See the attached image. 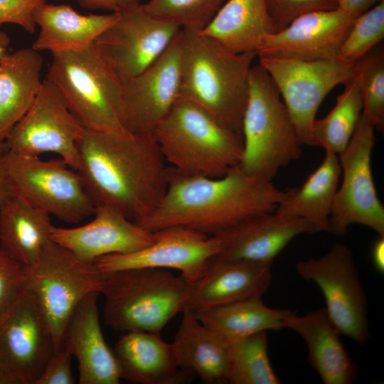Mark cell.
Here are the masks:
<instances>
[{
	"mask_svg": "<svg viewBox=\"0 0 384 384\" xmlns=\"http://www.w3.org/2000/svg\"><path fill=\"white\" fill-rule=\"evenodd\" d=\"M321 164L300 188L286 191L275 211L307 221L316 232L329 233V218L341 176L337 154L325 151Z\"/></svg>",
	"mask_w": 384,
	"mask_h": 384,
	"instance_id": "f546056e",
	"label": "cell"
},
{
	"mask_svg": "<svg viewBox=\"0 0 384 384\" xmlns=\"http://www.w3.org/2000/svg\"><path fill=\"white\" fill-rule=\"evenodd\" d=\"M315 233L311 225L300 218L276 211L255 215L214 235L220 250L212 259L272 264L296 237Z\"/></svg>",
	"mask_w": 384,
	"mask_h": 384,
	"instance_id": "ffe728a7",
	"label": "cell"
},
{
	"mask_svg": "<svg viewBox=\"0 0 384 384\" xmlns=\"http://www.w3.org/2000/svg\"><path fill=\"white\" fill-rule=\"evenodd\" d=\"M200 32L233 53H257L274 30L265 0H227Z\"/></svg>",
	"mask_w": 384,
	"mask_h": 384,
	"instance_id": "4316f807",
	"label": "cell"
},
{
	"mask_svg": "<svg viewBox=\"0 0 384 384\" xmlns=\"http://www.w3.org/2000/svg\"><path fill=\"white\" fill-rule=\"evenodd\" d=\"M289 309H274L262 298L243 300L195 312L198 320L228 346L249 335L283 329Z\"/></svg>",
	"mask_w": 384,
	"mask_h": 384,
	"instance_id": "4dcf8cb0",
	"label": "cell"
},
{
	"mask_svg": "<svg viewBox=\"0 0 384 384\" xmlns=\"http://www.w3.org/2000/svg\"><path fill=\"white\" fill-rule=\"evenodd\" d=\"M272 265L211 259L203 276L191 284L187 309L198 312L262 298L272 281Z\"/></svg>",
	"mask_w": 384,
	"mask_h": 384,
	"instance_id": "44dd1931",
	"label": "cell"
},
{
	"mask_svg": "<svg viewBox=\"0 0 384 384\" xmlns=\"http://www.w3.org/2000/svg\"><path fill=\"white\" fill-rule=\"evenodd\" d=\"M54 350L46 317L25 289L0 320V384H36Z\"/></svg>",
	"mask_w": 384,
	"mask_h": 384,
	"instance_id": "9a60e30c",
	"label": "cell"
},
{
	"mask_svg": "<svg viewBox=\"0 0 384 384\" xmlns=\"http://www.w3.org/2000/svg\"><path fill=\"white\" fill-rule=\"evenodd\" d=\"M6 166L15 196L29 206L68 223L93 215L95 206L80 176L62 159L43 160L7 151Z\"/></svg>",
	"mask_w": 384,
	"mask_h": 384,
	"instance_id": "9c48e42d",
	"label": "cell"
},
{
	"mask_svg": "<svg viewBox=\"0 0 384 384\" xmlns=\"http://www.w3.org/2000/svg\"><path fill=\"white\" fill-rule=\"evenodd\" d=\"M93 219L75 228L54 226L51 238L78 259L93 263L111 254L130 253L154 240L149 231L107 206H95Z\"/></svg>",
	"mask_w": 384,
	"mask_h": 384,
	"instance_id": "d6986e66",
	"label": "cell"
},
{
	"mask_svg": "<svg viewBox=\"0 0 384 384\" xmlns=\"http://www.w3.org/2000/svg\"><path fill=\"white\" fill-rule=\"evenodd\" d=\"M78 172L95 206L139 223L162 199L169 166L152 134L85 129L78 142Z\"/></svg>",
	"mask_w": 384,
	"mask_h": 384,
	"instance_id": "6da1fadb",
	"label": "cell"
},
{
	"mask_svg": "<svg viewBox=\"0 0 384 384\" xmlns=\"http://www.w3.org/2000/svg\"><path fill=\"white\" fill-rule=\"evenodd\" d=\"M375 130L361 114L348 146L338 155L342 181L334 197L329 229L334 235H346L353 224L384 235V207L378 196L371 169Z\"/></svg>",
	"mask_w": 384,
	"mask_h": 384,
	"instance_id": "8fae6325",
	"label": "cell"
},
{
	"mask_svg": "<svg viewBox=\"0 0 384 384\" xmlns=\"http://www.w3.org/2000/svg\"><path fill=\"white\" fill-rule=\"evenodd\" d=\"M104 273L95 263L82 261L53 241L36 262L24 267L25 289L38 303L50 329L55 349L61 343L68 323L80 302L101 293Z\"/></svg>",
	"mask_w": 384,
	"mask_h": 384,
	"instance_id": "ba28073f",
	"label": "cell"
},
{
	"mask_svg": "<svg viewBox=\"0 0 384 384\" xmlns=\"http://www.w3.org/2000/svg\"><path fill=\"white\" fill-rule=\"evenodd\" d=\"M363 102L362 114L375 129L384 128V50L376 46L354 63Z\"/></svg>",
	"mask_w": 384,
	"mask_h": 384,
	"instance_id": "836d02e7",
	"label": "cell"
},
{
	"mask_svg": "<svg viewBox=\"0 0 384 384\" xmlns=\"http://www.w3.org/2000/svg\"><path fill=\"white\" fill-rule=\"evenodd\" d=\"M72 354L61 343L49 358L36 384H73L75 383L71 368Z\"/></svg>",
	"mask_w": 384,
	"mask_h": 384,
	"instance_id": "ab89813d",
	"label": "cell"
},
{
	"mask_svg": "<svg viewBox=\"0 0 384 384\" xmlns=\"http://www.w3.org/2000/svg\"><path fill=\"white\" fill-rule=\"evenodd\" d=\"M333 109L324 118L315 119L309 133V146L338 155L348 146L359 122L363 102L355 77L347 81Z\"/></svg>",
	"mask_w": 384,
	"mask_h": 384,
	"instance_id": "1f68e13d",
	"label": "cell"
},
{
	"mask_svg": "<svg viewBox=\"0 0 384 384\" xmlns=\"http://www.w3.org/2000/svg\"><path fill=\"white\" fill-rule=\"evenodd\" d=\"M43 59L32 48H19L0 60V143L31 107L43 81Z\"/></svg>",
	"mask_w": 384,
	"mask_h": 384,
	"instance_id": "484cf974",
	"label": "cell"
},
{
	"mask_svg": "<svg viewBox=\"0 0 384 384\" xmlns=\"http://www.w3.org/2000/svg\"><path fill=\"white\" fill-rule=\"evenodd\" d=\"M284 328L294 331L304 340L308 362L324 384H351L356 380L358 366L324 307L303 315L291 312L283 321Z\"/></svg>",
	"mask_w": 384,
	"mask_h": 384,
	"instance_id": "603a6c76",
	"label": "cell"
},
{
	"mask_svg": "<svg viewBox=\"0 0 384 384\" xmlns=\"http://www.w3.org/2000/svg\"><path fill=\"white\" fill-rule=\"evenodd\" d=\"M227 383L279 384L268 354L267 331L257 332L228 345Z\"/></svg>",
	"mask_w": 384,
	"mask_h": 384,
	"instance_id": "d6a6232c",
	"label": "cell"
},
{
	"mask_svg": "<svg viewBox=\"0 0 384 384\" xmlns=\"http://www.w3.org/2000/svg\"><path fill=\"white\" fill-rule=\"evenodd\" d=\"M154 240L139 250L125 254H111L94 263L102 272L156 267L175 269L192 284L206 273L210 260L219 252V241L182 226H170L156 230Z\"/></svg>",
	"mask_w": 384,
	"mask_h": 384,
	"instance_id": "2e32d148",
	"label": "cell"
},
{
	"mask_svg": "<svg viewBox=\"0 0 384 384\" xmlns=\"http://www.w3.org/2000/svg\"><path fill=\"white\" fill-rule=\"evenodd\" d=\"M242 136L238 165L251 176L272 181L281 168L302 154L303 144L279 92L260 64L250 70Z\"/></svg>",
	"mask_w": 384,
	"mask_h": 384,
	"instance_id": "8992f818",
	"label": "cell"
},
{
	"mask_svg": "<svg viewBox=\"0 0 384 384\" xmlns=\"http://www.w3.org/2000/svg\"><path fill=\"white\" fill-rule=\"evenodd\" d=\"M10 38L6 33L0 30V60L8 53Z\"/></svg>",
	"mask_w": 384,
	"mask_h": 384,
	"instance_id": "f6af8a7d",
	"label": "cell"
},
{
	"mask_svg": "<svg viewBox=\"0 0 384 384\" xmlns=\"http://www.w3.org/2000/svg\"><path fill=\"white\" fill-rule=\"evenodd\" d=\"M181 31L149 67L123 84V124L134 134H151L179 99Z\"/></svg>",
	"mask_w": 384,
	"mask_h": 384,
	"instance_id": "e0dca14e",
	"label": "cell"
},
{
	"mask_svg": "<svg viewBox=\"0 0 384 384\" xmlns=\"http://www.w3.org/2000/svg\"><path fill=\"white\" fill-rule=\"evenodd\" d=\"M24 290V266L0 245V320L9 313Z\"/></svg>",
	"mask_w": 384,
	"mask_h": 384,
	"instance_id": "74e56055",
	"label": "cell"
},
{
	"mask_svg": "<svg viewBox=\"0 0 384 384\" xmlns=\"http://www.w3.org/2000/svg\"><path fill=\"white\" fill-rule=\"evenodd\" d=\"M100 294H90L77 306L61 342L78 361L80 384H118L122 379L114 351L102 331L97 307Z\"/></svg>",
	"mask_w": 384,
	"mask_h": 384,
	"instance_id": "7402d4cb",
	"label": "cell"
},
{
	"mask_svg": "<svg viewBox=\"0 0 384 384\" xmlns=\"http://www.w3.org/2000/svg\"><path fill=\"white\" fill-rule=\"evenodd\" d=\"M50 215L14 196L0 207V245L24 267L34 265L52 240Z\"/></svg>",
	"mask_w": 384,
	"mask_h": 384,
	"instance_id": "f1b7e54d",
	"label": "cell"
},
{
	"mask_svg": "<svg viewBox=\"0 0 384 384\" xmlns=\"http://www.w3.org/2000/svg\"><path fill=\"white\" fill-rule=\"evenodd\" d=\"M6 148L0 149V207L9 199L15 196L6 166Z\"/></svg>",
	"mask_w": 384,
	"mask_h": 384,
	"instance_id": "b9f144b4",
	"label": "cell"
},
{
	"mask_svg": "<svg viewBox=\"0 0 384 384\" xmlns=\"http://www.w3.org/2000/svg\"><path fill=\"white\" fill-rule=\"evenodd\" d=\"M286 195L239 165L217 178L187 176L169 166L162 199L137 224L151 232L182 226L214 236L249 217L275 211Z\"/></svg>",
	"mask_w": 384,
	"mask_h": 384,
	"instance_id": "7a4b0ae2",
	"label": "cell"
},
{
	"mask_svg": "<svg viewBox=\"0 0 384 384\" xmlns=\"http://www.w3.org/2000/svg\"><path fill=\"white\" fill-rule=\"evenodd\" d=\"M121 378L139 384L187 383L195 375L182 369L172 343L164 341L160 334L127 331L113 348Z\"/></svg>",
	"mask_w": 384,
	"mask_h": 384,
	"instance_id": "cb8c5ba5",
	"label": "cell"
},
{
	"mask_svg": "<svg viewBox=\"0 0 384 384\" xmlns=\"http://www.w3.org/2000/svg\"><path fill=\"white\" fill-rule=\"evenodd\" d=\"M381 0H339L338 8L354 19Z\"/></svg>",
	"mask_w": 384,
	"mask_h": 384,
	"instance_id": "7bdbcfd3",
	"label": "cell"
},
{
	"mask_svg": "<svg viewBox=\"0 0 384 384\" xmlns=\"http://www.w3.org/2000/svg\"><path fill=\"white\" fill-rule=\"evenodd\" d=\"M355 19L338 8L308 13L266 34L257 55L299 60L336 59Z\"/></svg>",
	"mask_w": 384,
	"mask_h": 384,
	"instance_id": "ac0fdd59",
	"label": "cell"
},
{
	"mask_svg": "<svg viewBox=\"0 0 384 384\" xmlns=\"http://www.w3.org/2000/svg\"><path fill=\"white\" fill-rule=\"evenodd\" d=\"M227 0H149L143 4L151 14L201 31Z\"/></svg>",
	"mask_w": 384,
	"mask_h": 384,
	"instance_id": "e575fe53",
	"label": "cell"
},
{
	"mask_svg": "<svg viewBox=\"0 0 384 384\" xmlns=\"http://www.w3.org/2000/svg\"><path fill=\"white\" fill-rule=\"evenodd\" d=\"M2 148H6V146H5L4 144H1L0 143V149H2Z\"/></svg>",
	"mask_w": 384,
	"mask_h": 384,
	"instance_id": "bcb514c9",
	"label": "cell"
},
{
	"mask_svg": "<svg viewBox=\"0 0 384 384\" xmlns=\"http://www.w3.org/2000/svg\"><path fill=\"white\" fill-rule=\"evenodd\" d=\"M277 87L302 144L308 145L311 125L325 97L354 77V63L338 58L299 60L259 57Z\"/></svg>",
	"mask_w": 384,
	"mask_h": 384,
	"instance_id": "5bb4252c",
	"label": "cell"
},
{
	"mask_svg": "<svg viewBox=\"0 0 384 384\" xmlns=\"http://www.w3.org/2000/svg\"><path fill=\"white\" fill-rule=\"evenodd\" d=\"M78 4L89 9H105L120 12L139 4V0H76Z\"/></svg>",
	"mask_w": 384,
	"mask_h": 384,
	"instance_id": "60d3db41",
	"label": "cell"
},
{
	"mask_svg": "<svg viewBox=\"0 0 384 384\" xmlns=\"http://www.w3.org/2000/svg\"><path fill=\"white\" fill-rule=\"evenodd\" d=\"M191 284L163 268L105 272L100 293L105 298V324L119 331L160 334L173 317L188 308Z\"/></svg>",
	"mask_w": 384,
	"mask_h": 384,
	"instance_id": "5b68a950",
	"label": "cell"
},
{
	"mask_svg": "<svg viewBox=\"0 0 384 384\" xmlns=\"http://www.w3.org/2000/svg\"><path fill=\"white\" fill-rule=\"evenodd\" d=\"M46 79L56 86L85 129L127 132L123 124V85L94 45L52 53Z\"/></svg>",
	"mask_w": 384,
	"mask_h": 384,
	"instance_id": "52a82bcc",
	"label": "cell"
},
{
	"mask_svg": "<svg viewBox=\"0 0 384 384\" xmlns=\"http://www.w3.org/2000/svg\"><path fill=\"white\" fill-rule=\"evenodd\" d=\"M255 52L228 50L199 31L181 28L179 99L242 134Z\"/></svg>",
	"mask_w": 384,
	"mask_h": 384,
	"instance_id": "3957f363",
	"label": "cell"
},
{
	"mask_svg": "<svg viewBox=\"0 0 384 384\" xmlns=\"http://www.w3.org/2000/svg\"><path fill=\"white\" fill-rule=\"evenodd\" d=\"M172 342L180 367L208 383H227L228 346L186 309Z\"/></svg>",
	"mask_w": 384,
	"mask_h": 384,
	"instance_id": "83f0119b",
	"label": "cell"
},
{
	"mask_svg": "<svg viewBox=\"0 0 384 384\" xmlns=\"http://www.w3.org/2000/svg\"><path fill=\"white\" fill-rule=\"evenodd\" d=\"M169 166L187 176L220 177L241 161L242 134L178 99L151 133Z\"/></svg>",
	"mask_w": 384,
	"mask_h": 384,
	"instance_id": "277c9868",
	"label": "cell"
},
{
	"mask_svg": "<svg viewBox=\"0 0 384 384\" xmlns=\"http://www.w3.org/2000/svg\"><path fill=\"white\" fill-rule=\"evenodd\" d=\"M383 37L384 0H381L355 18L337 58L354 63L375 48Z\"/></svg>",
	"mask_w": 384,
	"mask_h": 384,
	"instance_id": "d590c367",
	"label": "cell"
},
{
	"mask_svg": "<svg viewBox=\"0 0 384 384\" xmlns=\"http://www.w3.org/2000/svg\"><path fill=\"white\" fill-rule=\"evenodd\" d=\"M117 18V12L82 15L70 5L45 3L33 14V21L40 31L31 48L51 53L84 49L93 45Z\"/></svg>",
	"mask_w": 384,
	"mask_h": 384,
	"instance_id": "d4e9b609",
	"label": "cell"
},
{
	"mask_svg": "<svg viewBox=\"0 0 384 384\" xmlns=\"http://www.w3.org/2000/svg\"><path fill=\"white\" fill-rule=\"evenodd\" d=\"M265 4L274 33L302 15L338 9L339 0H265Z\"/></svg>",
	"mask_w": 384,
	"mask_h": 384,
	"instance_id": "8d00e7d4",
	"label": "cell"
},
{
	"mask_svg": "<svg viewBox=\"0 0 384 384\" xmlns=\"http://www.w3.org/2000/svg\"><path fill=\"white\" fill-rule=\"evenodd\" d=\"M371 260L376 271L384 273V235H378L371 247Z\"/></svg>",
	"mask_w": 384,
	"mask_h": 384,
	"instance_id": "ee69618b",
	"label": "cell"
},
{
	"mask_svg": "<svg viewBox=\"0 0 384 384\" xmlns=\"http://www.w3.org/2000/svg\"><path fill=\"white\" fill-rule=\"evenodd\" d=\"M295 270L320 289L326 313L341 335L366 344L370 337L367 297L350 247L334 242L319 257L297 262Z\"/></svg>",
	"mask_w": 384,
	"mask_h": 384,
	"instance_id": "30bf717a",
	"label": "cell"
},
{
	"mask_svg": "<svg viewBox=\"0 0 384 384\" xmlns=\"http://www.w3.org/2000/svg\"><path fill=\"white\" fill-rule=\"evenodd\" d=\"M117 13L93 45L123 85L154 63L181 28L149 14L141 4Z\"/></svg>",
	"mask_w": 384,
	"mask_h": 384,
	"instance_id": "4fadbf2b",
	"label": "cell"
},
{
	"mask_svg": "<svg viewBox=\"0 0 384 384\" xmlns=\"http://www.w3.org/2000/svg\"><path fill=\"white\" fill-rule=\"evenodd\" d=\"M45 3L46 0H0V26L13 23L29 33H34V12Z\"/></svg>",
	"mask_w": 384,
	"mask_h": 384,
	"instance_id": "f35d334b",
	"label": "cell"
},
{
	"mask_svg": "<svg viewBox=\"0 0 384 384\" xmlns=\"http://www.w3.org/2000/svg\"><path fill=\"white\" fill-rule=\"evenodd\" d=\"M85 130L59 90L46 79L31 107L9 132L4 145L8 151L22 156L56 154L78 171V142Z\"/></svg>",
	"mask_w": 384,
	"mask_h": 384,
	"instance_id": "7c38bea8",
	"label": "cell"
}]
</instances>
